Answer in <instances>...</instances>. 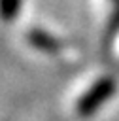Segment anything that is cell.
Returning a JSON list of instances; mask_svg holds the SVG:
<instances>
[{
  "label": "cell",
  "instance_id": "cell-1",
  "mask_svg": "<svg viewBox=\"0 0 119 121\" xmlns=\"http://www.w3.org/2000/svg\"><path fill=\"white\" fill-rule=\"evenodd\" d=\"M113 93H115V79H113V78H102V79H98V81L79 98V104H77L79 115H83V117L93 115Z\"/></svg>",
  "mask_w": 119,
  "mask_h": 121
},
{
  "label": "cell",
  "instance_id": "cell-2",
  "mask_svg": "<svg viewBox=\"0 0 119 121\" xmlns=\"http://www.w3.org/2000/svg\"><path fill=\"white\" fill-rule=\"evenodd\" d=\"M26 40L30 42L32 47H36L38 51H43V53H57L60 49V42L55 36H51L49 32L40 30V28L30 30L28 36H26Z\"/></svg>",
  "mask_w": 119,
  "mask_h": 121
},
{
  "label": "cell",
  "instance_id": "cell-3",
  "mask_svg": "<svg viewBox=\"0 0 119 121\" xmlns=\"http://www.w3.org/2000/svg\"><path fill=\"white\" fill-rule=\"evenodd\" d=\"M21 2L23 0H0V17H2V21H6V23L15 21V17L21 9Z\"/></svg>",
  "mask_w": 119,
  "mask_h": 121
},
{
  "label": "cell",
  "instance_id": "cell-4",
  "mask_svg": "<svg viewBox=\"0 0 119 121\" xmlns=\"http://www.w3.org/2000/svg\"><path fill=\"white\" fill-rule=\"evenodd\" d=\"M115 32H119V6H117L115 13H113L111 19H110V25H108V38H111Z\"/></svg>",
  "mask_w": 119,
  "mask_h": 121
},
{
  "label": "cell",
  "instance_id": "cell-5",
  "mask_svg": "<svg viewBox=\"0 0 119 121\" xmlns=\"http://www.w3.org/2000/svg\"><path fill=\"white\" fill-rule=\"evenodd\" d=\"M113 4H115V6H119V0H113Z\"/></svg>",
  "mask_w": 119,
  "mask_h": 121
}]
</instances>
